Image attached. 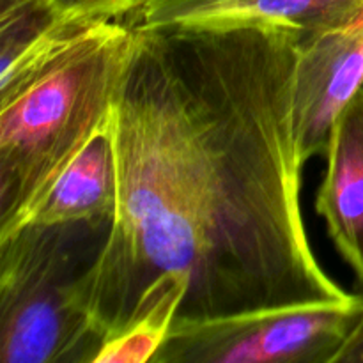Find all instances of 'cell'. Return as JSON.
<instances>
[{
	"instance_id": "7",
	"label": "cell",
	"mask_w": 363,
	"mask_h": 363,
	"mask_svg": "<svg viewBox=\"0 0 363 363\" xmlns=\"http://www.w3.org/2000/svg\"><path fill=\"white\" fill-rule=\"evenodd\" d=\"M315 208L363 286V87L335 121Z\"/></svg>"
},
{
	"instance_id": "5",
	"label": "cell",
	"mask_w": 363,
	"mask_h": 363,
	"mask_svg": "<svg viewBox=\"0 0 363 363\" xmlns=\"http://www.w3.org/2000/svg\"><path fill=\"white\" fill-rule=\"evenodd\" d=\"M363 87V13L301 35L293 82L294 131L303 163L326 155L335 121Z\"/></svg>"
},
{
	"instance_id": "4",
	"label": "cell",
	"mask_w": 363,
	"mask_h": 363,
	"mask_svg": "<svg viewBox=\"0 0 363 363\" xmlns=\"http://www.w3.org/2000/svg\"><path fill=\"white\" fill-rule=\"evenodd\" d=\"M360 296L174 321L155 363H332Z\"/></svg>"
},
{
	"instance_id": "13",
	"label": "cell",
	"mask_w": 363,
	"mask_h": 363,
	"mask_svg": "<svg viewBox=\"0 0 363 363\" xmlns=\"http://www.w3.org/2000/svg\"><path fill=\"white\" fill-rule=\"evenodd\" d=\"M155 2H160V0H142V7H145V6H149V4H155ZM140 7V9H142ZM138 9V11H140Z\"/></svg>"
},
{
	"instance_id": "1",
	"label": "cell",
	"mask_w": 363,
	"mask_h": 363,
	"mask_svg": "<svg viewBox=\"0 0 363 363\" xmlns=\"http://www.w3.org/2000/svg\"><path fill=\"white\" fill-rule=\"evenodd\" d=\"M133 25L112 108L116 216L77 300L110 339L162 277L176 321L347 300L303 227L293 82L301 32L282 25Z\"/></svg>"
},
{
	"instance_id": "10",
	"label": "cell",
	"mask_w": 363,
	"mask_h": 363,
	"mask_svg": "<svg viewBox=\"0 0 363 363\" xmlns=\"http://www.w3.org/2000/svg\"><path fill=\"white\" fill-rule=\"evenodd\" d=\"M183 296L177 277H162L145 291L130 325L105 340L94 363L152 362L172 330Z\"/></svg>"
},
{
	"instance_id": "2",
	"label": "cell",
	"mask_w": 363,
	"mask_h": 363,
	"mask_svg": "<svg viewBox=\"0 0 363 363\" xmlns=\"http://www.w3.org/2000/svg\"><path fill=\"white\" fill-rule=\"evenodd\" d=\"M133 41V25L91 21L0 78V238L23 225L110 119Z\"/></svg>"
},
{
	"instance_id": "12",
	"label": "cell",
	"mask_w": 363,
	"mask_h": 363,
	"mask_svg": "<svg viewBox=\"0 0 363 363\" xmlns=\"http://www.w3.org/2000/svg\"><path fill=\"white\" fill-rule=\"evenodd\" d=\"M340 362H362L363 363V298L353 319L350 332L344 337L339 351L333 357L332 363Z\"/></svg>"
},
{
	"instance_id": "9",
	"label": "cell",
	"mask_w": 363,
	"mask_h": 363,
	"mask_svg": "<svg viewBox=\"0 0 363 363\" xmlns=\"http://www.w3.org/2000/svg\"><path fill=\"white\" fill-rule=\"evenodd\" d=\"M87 23L69 20L55 0H0V78L30 66Z\"/></svg>"
},
{
	"instance_id": "3",
	"label": "cell",
	"mask_w": 363,
	"mask_h": 363,
	"mask_svg": "<svg viewBox=\"0 0 363 363\" xmlns=\"http://www.w3.org/2000/svg\"><path fill=\"white\" fill-rule=\"evenodd\" d=\"M112 220L28 225L0 238V360L94 363L105 339L77 300V284Z\"/></svg>"
},
{
	"instance_id": "8",
	"label": "cell",
	"mask_w": 363,
	"mask_h": 363,
	"mask_svg": "<svg viewBox=\"0 0 363 363\" xmlns=\"http://www.w3.org/2000/svg\"><path fill=\"white\" fill-rule=\"evenodd\" d=\"M119 197L112 116L66 167L23 225L113 220ZM21 225V227H23Z\"/></svg>"
},
{
	"instance_id": "6",
	"label": "cell",
	"mask_w": 363,
	"mask_h": 363,
	"mask_svg": "<svg viewBox=\"0 0 363 363\" xmlns=\"http://www.w3.org/2000/svg\"><path fill=\"white\" fill-rule=\"evenodd\" d=\"M362 13L363 0H160L133 14L135 25L151 28L282 25L307 35Z\"/></svg>"
},
{
	"instance_id": "11",
	"label": "cell",
	"mask_w": 363,
	"mask_h": 363,
	"mask_svg": "<svg viewBox=\"0 0 363 363\" xmlns=\"http://www.w3.org/2000/svg\"><path fill=\"white\" fill-rule=\"evenodd\" d=\"M55 4L74 21L117 20L142 7V0H55Z\"/></svg>"
}]
</instances>
